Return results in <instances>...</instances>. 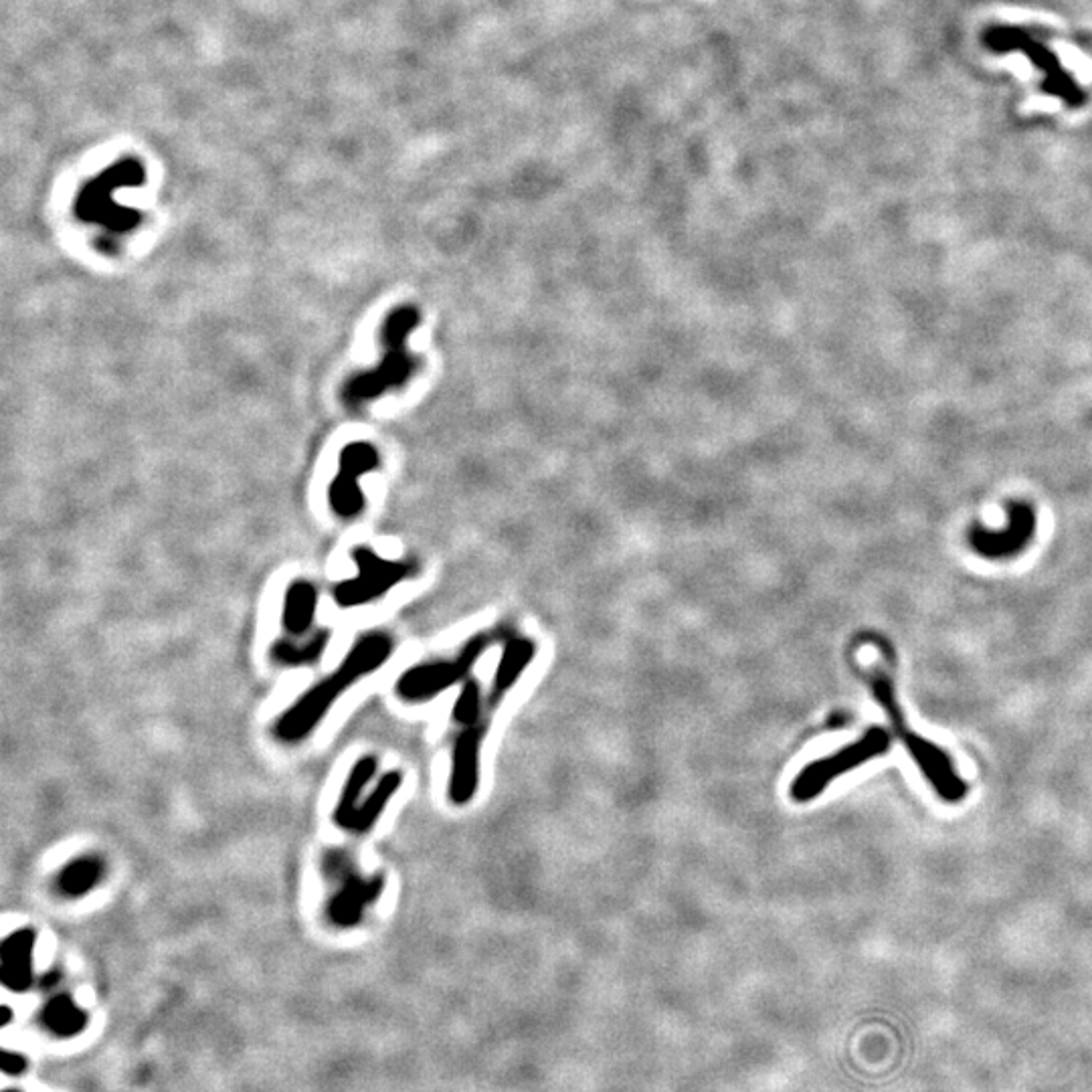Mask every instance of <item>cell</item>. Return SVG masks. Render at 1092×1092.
<instances>
[{"instance_id":"cell-1","label":"cell","mask_w":1092,"mask_h":1092,"mask_svg":"<svg viewBox=\"0 0 1092 1092\" xmlns=\"http://www.w3.org/2000/svg\"><path fill=\"white\" fill-rule=\"evenodd\" d=\"M395 643L385 633L364 635L359 643L349 652L340 668L320 684L310 688L292 708H288L282 719L275 723L273 734L282 742H298L312 734L313 728L328 715L334 702L361 677L376 672L391 656Z\"/></svg>"},{"instance_id":"cell-2","label":"cell","mask_w":1092,"mask_h":1092,"mask_svg":"<svg viewBox=\"0 0 1092 1092\" xmlns=\"http://www.w3.org/2000/svg\"><path fill=\"white\" fill-rule=\"evenodd\" d=\"M870 688H872V696L876 698V702L885 708L892 732L898 736L902 747L911 753L913 761L921 769L923 777L929 781V785L935 789L936 795L945 803H959L961 799H965L967 783L959 777L951 757L933 740L917 734L908 727L900 710L892 680L883 672H876L870 677Z\"/></svg>"},{"instance_id":"cell-3","label":"cell","mask_w":1092,"mask_h":1092,"mask_svg":"<svg viewBox=\"0 0 1092 1092\" xmlns=\"http://www.w3.org/2000/svg\"><path fill=\"white\" fill-rule=\"evenodd\" d=\"M890 749V732L883 727L868 728L862 738L850 742L848 747L835 751L828 757H822L805 765L789 787V795L797 803H807L820 797L833 781L868 761L883 757Z\"/></svg>"},{"instance_id":"cell-4","label":"cell","mask_w":1092,"mask_h":1092,"mask_svg":"<svg viewBox=\"0 0 1092 1092\" xmlns=\"http://www.w3.org/2000/svg\"><path fill=\"white\" fill-rule=\"evenodd\" d=\"M488 635H475L452 660L417 664L399 677L397 694L407 702H427L439 696L441 692L450 690L452 686L469 676L473 664L488 650Z\"/></svg>"},{"instance_id":"cell-5","label":"cell","mask_w":1092,"mask_h":1092,"mask_svg":"<svg viewBox=\"0 0 1092 1092\" xmlns=\"http://www.w3.org/2000/svg\"><path fill=\"white\" fill-rule=\"evenodd\" d=\"M486 734H488V723L479 721L471 727L464 728L454 742L448 795H450V801L456 805H468L469 801L475 797L477 783H479V751H482V740Z\"/></svg>"},{"instance_id":"cell-6","label":"cell","mask_w":1092,"mask_h":1092,"mask_svg":"<svg viewBox=\"0 0 1092 1092\" xmlns=\"http://www.w3.org/2000/svg\"><path fill=\"white\" fill-rule=\"evenodd\" d=\"M1036 528L1034 510L1028 504H1014L1005 530H973L971 547L986 559H1010L1030 542Z\"/></svg>"},{"instance_id":"cell-7","label":"cell","mask_w":1092,"mask_h":1092,"mask_svg":"<svg viewBox=\"0 0 1092 1092\" xmlns=\"http://www.w3.org/2000/svg\"><path fill=\"white\" fill-rule=\"evenodd\" d=\"M37 935L31 929H19L0 945V982L10 991L23 993L33 986Z\"/></svg>"},{"instance_id":"cell-8","label":"cell","mask_w":1092,"mask_h":1092,"mask_svg":"<svg viewBox=\"0 0 1092 1092\" xmlns=\"http://www.w3.org/2000/svg\"><path fill=\"white\" fill-rule=\"evenodd\" d=\"M383 892V879L374 876L364 881L357 874H349L338 894L328 904V917L340 927H353L361 921L364 908L374 902Z\"/></svg>"},{"instance_id":"cell-9","label":"cell","mask_w":1092,"mask_h":1092,"mask_svg":"<svg viewBox=\"0 0 1092 1092\" xmlns=\"http://www.w3.org/2000/svg\"><path fill=\"white\" fill-rule=\"evenodd\" d=\"M403 574H405V569H401L399 565H385L372 559V565L363 563V574L359 581H351L349 585H342L338 589L336 599L340 605H346V607L361 605L364 601H370L383 591H387Z\"/></svg>"},{"instance_id":"cell-10","label":"cell","mask_w":1092,"mask_h":1092,"mask_svg":"<svg viewBox=\"0 0 1092 1092\" xmlns=\"http://www.w3.org/2000/svg\"><path fill=\"white\" fill-rule=\"evenodd\" d=\"M376 759L374 757H363L361 761H357V765L351 769V775L342 787V793H340V799L336 803V809L332 814V820L338 828L351 832L353 830V824H355V818H357V812L363 803V791L364 787L370 783V780L374 777L376 773Z\"/></svg>"},{"instance_id":"cell-11","label":"cell","mask_w":1092,"mask_h":1092,"mask_svg":"<svg viewBox=\"0 0 1092 1092\" xmlns=\"http://www.w3.org/2000/svg\"><path fill=\"white\" fill-rule=\"evenodd\" d=\"M534 656H536V646L530 639L512 637L510 641H506L498 670L494 674V684H492L494 704H498L506 696V692L519 682V677L524 674V670L528 668Z\"/></svg>"},{"instance_id":"cell-12","label":"cell","mask_w":1092,"mask_h":1092,"mask_svg":"<svg viewBox=\"0 0 1092 1092\" xmlns=\"http://www.w3.org/2000/svg\"><path fill=\"white\" fill-rule=\"evenodd\" d=\"M105 864L98 856H79L65 864L55 879V890L65 898H81L104 881Z\"/></svg>"},{"instance_id":"cell-13","label":"cell","mask_w":1092,"mask_h":1092,"mask_svg":"<svg viewBox=\"0 0 1092 1092\" xmlns=\"http://www.w3.org/2000/svg\"><path fill=\"white\" fill-rule=\"evenodd\" d=\"M328 639H330V631L328 629H318L316 633H312L304 641L282 639V641L273 643L271 660L275 664H279V666H286V668L310 666L313 662H318L322 658V654L326 652Z\"/></svg>"},{"instance_id":"cell-14","label":"cell","mask_w":1092,"mask_h":1092,"mask_svg":"<svg viewBox=\"0 0 1092 1092\" xmlns=\"http://www.w3.org/2000/svg\"><path fill=\"white\" fill-rule=\"evenodd\" d=\"M403 783V777L399 771H393V773H385L378 783L374 785V789L370 791V795L363 799L359 812H357V818H355V824H353V833H366L370 832L378 818L383 816L387 803L395 797V793L399 791Z\"/></svg>"},{"instance_id":"cell-15","label":"cell","mask_w":1092,"mask_h":1092,"mask_svg":"<svg viewBox=\"0 0 1092 1092\" xmlns=\"http://www.w3.org/2000/svg\"><path fill=\"white\" fill-rule=\"evenodd\" d=\"M43 1022L53 1034L61 1038H71L86 1028L88 1016L69 995H57L45 1005Z\"/></svg>"},{"instance_id":"cell-16","label":"cell","mask_w":1092,"mask_h":1092,"mask_svg":"<svg viewBox=\"0 0 1092 1092\" xmlns=\"http://www.w3.org/2000/svg\"><path fill=\"white\" fill-rule=\"evenodd\" d=\"M316 611V591L306 583H298L290 587L286 609H284V627L292 635L306 633L313 622Z\"/></svg>"},{"instance_id":"cell-17","label":"cell","mask_w":1092,"mask_h":1092,"mask_svg":"<svg viewBox=\"0 0 1092 1092\" xmlns=\"http://www.w3.org/2000/svg\"><path fill=\"white\" fill-rule=\"evenodd\" d=\"M479 715H482V690H479V684L469 677L462 686V692L454 704L452 717L456 725L466 728L479 723L482 721Z\"/></svg>"},{"instance_id":"cell-18","label":"cell","mask_w":1092,"mask_h":1092,"mask_svg":"<svg viewBox=\"0 0 1092 1092\" xmlns=\"http://www.w3.org/2000/svg\"><path fill=\"white\" fill-rule=\"evenodd\" d=\"M1054 49L1058 53L1062 65L1066 69H1070L1081 84H1091L1092 81V59L1087 57L1085 53L1079 52L1077 47L1068 45V43H1062V41H1054Z\"/></svg>"},{"instance_id":"cell-19","label":"cell","mask_w":1092,"mask_h":1092,"mask_svg":"<svg viewBox=\"0 0 1092 1092\" xmlns=\"http://www.w3.org/2000/svg\"><path fill=\"white\" fill-rule=\"evenodd\" d=\"M0 1064H2V1072L8 1074V1077L23 1074L25 1068H27V1060H25V1056H21L19 1052H12V1050H2Z\"/></svg>"},{"instance_id":"cell-20","label":"cell","mask_w":1092,"mask_h":1092,"mask_svg":"<svg viewBox=\"0 0 1092 1092\" xmlns=\"http://www.w3.org/2000/svg\"><path fill=\"white\" fill-rule=\"evenodd\" d=\"M1060 107V100L1058 98H1050V96H1041V98H1032L1028 100L1026 104L1022 105L1024 111H1030V109H1056Z\"/></svg>"},{"instance_id":"cell-21","label":"cell","mask_w":1092,"mask_h":1092,"mask_svg":"<svg viewBox=\"0 0 1092 1092\" xmlns=\"http://www.w3.org/2000/svg\"><path fill=\"white\" fill-rule=\"evenodd\" d=\"M10 1018H12V1016H10V1007H8V1005H2V1028L10 1024Z\"/></svg>"},{"instance_id":"cell-22","label":"cell","mask_w":1092,"mask_h":1092,"mask_svg":"<svg viewBox=\"0 0 1092 1092\" xmlns=\"http://www.w3.org/2000/svg\"><path fill=\"white\" fill-rule=\"evenodd\" d=\"M4 1092H19V1091H4Z\"/></svg>"}]
</instances>
